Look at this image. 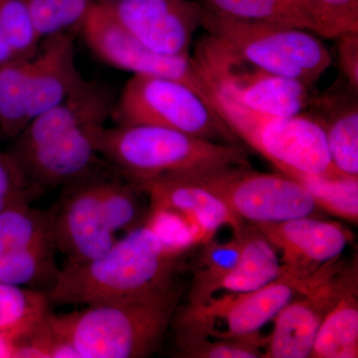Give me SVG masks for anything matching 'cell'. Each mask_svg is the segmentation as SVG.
Wrapping results in <instances>:
<instances>
[{"instance_id":"14","label":"cell","mask_w":358,"mask_h":358,"mask_svg":"<svg viewBox=\"0 0 358 358\" xmlns=\"http://www.w3.org/2000/svg\"><path fill=\"white\" fill-rule=\"evenodd\" d=\"M357 285V266L341 268L327 281L292 300L274 317L267 338V358H308L324 317L348 289Z\"/></svg>"},{"instance_id":"15","label":"cell","mask_w":358,"mask_h":358,"mask_svg":"<svg viewBox=\"0 0 358 358\" xmlns=\"http://www.w3.org/2000/svg\"><path fill=\"white\" fill-rule=\"evenodd\" d=\"M138 188L148 195L150 210L178 214L193 224L207 242L223 226L234 235H241L246 227L213 193L188 179H159Z\"/></svg>"},{"instance_id":"23","label":"cell","mask_w":358,"mask_h":358,"mask_svg":"<svg viewBox=\"0 0 358 358\" xmlns=\"http://www.w3.org/2000/svg\"><path fill=\"white\" fill-rule=\"evenodd\" d=\"M31 59L17 58L0 65V136L13 140L31 121Z\"/></svg>"},{"instance_id":"11","label":"cell","mask_w":358,"mask_h":358,"mask_svg":"<svg viewBox=\"0 0 358 358\" xmlns=\"http://www.w3.org/2000/svg\"><path fill=\"white\" fill-rule=\"evenodd\" d=\"M80 31L90 50L108 65L134 75L176 80L212 106L208 87L190 56L166 55L152 50L129 35L103 4H94Z\"/></svg>"},{"instance_id":"31","label":"cell","mask_w":358,"mask_h":358,"mask_svg":"<svg viewBox=\"0 0 358 358\" xmlns=\"http://www.w3.org/2000/svg\"><path fill=\"white\" fill-rule=\"evenodd\" d=\"M320 27V36L336 38L358 32V0H308Z\"/></svg>"},{"instance_id":"33","label":"cell","mask_w":358,"mask_h":358,"mask_svg":"<svg viewBox=\"0 0 358 358\" xmlns=\"http://www.w3.org/2000/svg\"><path fill=\"white\" fill-rule=\"evenodd\" d=\"M338 39V64L348 86L358 91V32L343 33Z\"/></svg>"},{"instance_id":"12","label":"cell","mask_w":358,"mask_h":358,"mask_svg":"<svg viewBox=\"0 0 358 358\" xmlns=\"http://www.w3.org/2000/svg\"><path fill=\"white\" fill-rule=\"evenodd\" d=\"M108 117H96L17 154H8L38 194L72 185L96 171Z\"/></svg>"},{"instance_id":"34","label":"cell","mask_w":358,"mask_h":358,"mask_svg":"<svg viewBox=\"0 0 358 358\" xmlns=\"http://www.w3.org/2000/svg\"><path fill=\"white\" fill-rule=\"evenodd\" d=\"M20 334L0 333V357H14Z\"/></svg>"},{"instance_id":"17","label":"cell","mask_w":358,"mask_h":358,"mask_svg":"<svg viewBox=\"0 0 358 358\" xmlns=\"http://www.w3.org/2000/svg\"><path fill=\"white\" fill-rule=\"evenodd\" d=\"M84 80L77 68L71 33L42 39L30 68L31 119L64 101Z\"/></svg>"},{"instance_id":"27","label":"cell","mask_w":358,"mask_h":358,"mask_svg":"<svg viewBox=\"0 0 358 358\" xmlns=\"http://www.w3.org/2000/svg\"><path fill=\"white\" fill-rule=\"evenodd\" d=\"M0 239L27 247H55L48 211L33 209L28 202L0 211Z\"/></svg>"},{"instance_id":"19","label":"cell","mask_w":358,"mask_h":358,"mask_svg":"<svg viewBox=\"0 0 358 358\" xmlns=\"http://www.w3.org/2000/svg\"><path fill=\"white\" fill-rule=\"evenodd\" d=\"M282 264L277 250L254 227H245L241 254L235 267L218 282L215 291L246 294L279 279Z\"/></svg>"},{"instance_id":"24","label":"cell","mask_w":358,"mask_h":358,"mask_svg":"<svg viewBox=\"0 0 358 358\" xmlns=\"http://www.w3.org/2000/svg\"><path fill=\"white\" fill-rule=\"evenodd\" d=\"M245 231V230H244ZM244 232L229 241L204 243L188 294V303H203L213 296L215 287L235 267L241 254Z\"/></svg>"},{"instance_id":"28","label":"cell","mask_w":358,"mask_h":358,"mask_svg":"<svg viewBox=\"0 0 358 358\" xmlns=\"http://www.w3.org/2000/svg\"><path fill=\"white\" fill-rule=\"evenodd\" d=\"M267 338L260 334L245 338H209L203 334H176L178 357L187 358H258Z\"/></svg>"},{"instance_id":"29","label":"cell","mask_w":358,"mask_h":358,"mask_svg":"<svg viewBox=\"0 0 358 358\" xmlns=\"http://www.w3.org/2000/svg\"><path fill=\"white\" fill-rule=\"evenodd\" d=\"M41 39L81 30L93 0H25Z\"/></svg>"},{"instance_id":"9","label":"cell","mask_w":358,"mask_h":358,"mask_svg":"<svg viewBox=\"0 0 358 358\" xmlns=\"http://www.w3.org/2000/svg\"><path fill=\"white\" fill-rule=\"evenodd\" d=\"M251 225L281 252V275L296 282L303 294L338 272L339 257L352 240L341 224L313 216Z\"/></svg>"},{"instance_id":"5","label":"cell","mask_w":358,"mask_h":358,"mask_svg":"<svg viewBox=\"0 0 358 358\" xmlns=\"http://www.w3.org/2000/svg\"><path fill=\"white\" fill-rule=\"evenodd\" d=\"M202 27L240 57L271 74L312 86L331 63L317 35L289 26L230 20L204 6Z\"/></svg>"},{"instance_id":"20","label":"cell","mask_w":358,"mask_h":358,"mask_svg":"<svg viewBox=\"0 0 358 358\" xmlns=\"http://www.w3.org/2000/svg\"><path fill=\"white\" fill-rule=\"evenodd\" d=\"M202 4L230 20L289 26L320 36L319 22L305 0H202Z\"/></svg>"},{"instance_id":"26","label":"cell","mask_w":358,"mask_h":358,"mask_svg":"<svg viewBox=\"0 0 358 358\" xmlns=\"http://www.w3.org/2000/svg\"><path fill=\"white\" fill-rule=\"evenodd\" d=\"M292 179L308 190L319 210L357 224L358 178L301 176Z\"/></svg>"},{"instance_id":"22","label":"cell","mask_w":358,"mask_h":358,"mask_svg":"<svg viewBox=\"0 0 358 358\" xmlns=\"http://www.w3.org/2000/svg\"><path fill=\"white\" fill-rule=\"evenodd\" d=\"M358 357L357 285L343 294L324 317L313 341L312 358Z\"/></svg>"},{"instance_id":"4","label":"cell","mask_w":358,"mask_h":358,"mask_svg":"<svg viewBox=\"0 0 358 358\" xmlns=\"http://www.w3.org/2000/svg\"><path fill=\"white\" fill-rule=\"evenodd\" d=\"M210 98L212 107L235 136L288 178L345 176L334 166L324 127L315 115H262L217 94L210 93Z\"/></svg>"},{"instance_id":"3","label":"cell","mask_w":358,"mask_h":358,"mask_svg":"<svg viewBox=\"0 0 358 358\" xmlns=\"http://www.w3.org/2000/svg\"><path fill=\"white\" fill-rule=\"evenodd\" d=\"M99 152L136 187L159 179L250 166L246 150L240 145L152 126L106 128Z\"/></svg>"},{"instance_id":"36","label":"cell","mask_w":358,"mask_h":358,"mask_svg":"<svg viewBox=\"0 0 358 358\" xmlns=\"http://www.w3.org/2000/svg\"><path fill=\"white\" fill-rule=\"evenodd\" d=\"M120 1H124V0H93L94 3L96 4H113Z\"/></svg>"},{"instance_id":"21","label":"cell","mask_w":358,"mask_h":358,"mask_svg":"<svg viewBox=\"0 0 358 358\" xmlns=\"http://www.w3.org/2000/svg\"><path fill=\"white\" fill-rule=\"evenodd\" d=\"M55 247H27L0 239V284L47 292L59 272Z\"/></svg>"},{"instance_id":"16","label":"cell","mask_w":358,"mask_h":358,"mask_svg":"<svg viewBox=\"0 0 358 358\" xmlns=\"http://www.w3.org/2000/svg\"><path fill=\"white\" fill-rule=\"evenodd\" d=\"M115 102L112 91L106 85L85 79L64 101L33 117L11 140L7 152H24L96 117L109 119Z\"/></svg>"},{"instance_id":"8","label":"cell","mask_w":358,"mask_h":358,"mask_svg":"<svg viewBox=\"0 0 358 358\" xmlns=\"http://www.w3.org/2000/svg\"><path fill=\"white\" fill-rule=\"evenodd\" d=\"M174 178L188 179L213 193L244 223L284 222L319 210L308 190L282 173L230 166Z\"/></svg>"},{"instance_id":"1","label":"cell","mask_w":358,"mask_h":358,"mask_svg":"<svg viewBox=\"0 0 358 358\" xmlns=\"http://www.w3.org/2000/svg\"><path fill=\"white\" fill-rule=\"evenodd\" d=\"M182 293L176 278L145 293L63 315L49 312L46 322L78 358L148 357L162 345Z\"/></svg>"},{"instance_id":"2","label":"cell","mask_w":358,"mask_h":358,"mask_svg":"<svg viewBox=\"0 0 358 358\" xmlns=\"http://www.w3.org/2000/svg\"><path fill=\"white\" fill-rule=\"evenodd\" d=\"M182 254L147 218L102 256L65 263L47 296L51 305L86 306L145 293L176 279Z\"/></svg>"},{"instance_id":"32","label":"cell","mask_w":358,"mask_h":358,"mask_svg":"<svg viewBox=\"0 0 358 358\" xmlns=\"http://www.w3.org/2000/svg\"><path fill=\"white\" fill-rule=\"evenodd\" d=\"M37 196L11 155L0 150V211L22 202L31 203Z\"/></svg>"},{"instance_id":"37","label":"cell","mask_w":358,"mask_h":358,"mask_svg":"<svg viewBox=\"0 0 358 358\" xmlns=\"http://www.w3.org/2000/svg\"><path fill=\"white\" fill-rule=\"evenodd\" d=\"M305 1H306V2H307L308 6H310V9H312V7H310V3H308V0H305ZM312 11H313V9H312ZM313 14H315V13H313ZM319 25H320V24H319Z\"/></svg>"},{"instance_id":"30","label":"cell","mask_w":358,"mask_h":358,"mask_svg":"<svg viewBox=\"0 0 358 358\" xmlns=\"http://www.w3.org/2000/svg\"><path fill=\"white\" fill-rule=\"evenodd\" d=\"M0 28L16 57L36 55L42 39L25 0H0Z\"/></svg>"},{"instance_id":"25","label":"cell","mask_w":358,"mask_h":358,"mask_svg":"<svg viewBox=\"0 0 358 358\" xmlns=\"http://www.w3.org/2000/svg\"><path fill=\"white\" fill-rule=\"evenodd\" d=\"M45 292L0 284V333L25 336L50 312Z\"/></svg>"},{"instance_id":"6","label":"cell","mask_w":358,"mask_h":358,"mask_svg":"<svg viewBox=\"0 0 358 358\" xmlns=\"http://www.w3.org/2000/svg\"><path fill=\"white\" fill-rule=\"evenodd\" d=\"M110 117L117 126L159 127L237 145V136L211 105L189 87L169 78L133 75Z\"/></svg>"},{"instance_id":"7","label":"cell","mask_w":358,"mask_h":358,"mask_svg":"<svg viewBox=\"0 0 358 358\" xmlns=\"http://www.w3.org/2000/svg\"><path fill=\"white\" fill-rule=\"evenodd\" d=\"M192 59L209 93L252 112L289 117L313 102L307 85L257 67L211 35L199 42Z\"/></svg>"},{"instance_id":"10","label":"cell","mask_w":358,"mask_h":358,"mask_svg":"<svg viewBox=\"0 0 358 358\" xmlns=\"http://www.w3.org/2000/svg\"><path fill=\"white\" fill-rule=\"evenodd\" d=\"M103 178V173L95 171L65 186L48 211L54 244L65 257V263H84L98 258L120 238L108 220Z\"/></svg>"},{"instance_id":"18","label":"cell","mask_w":358,"mask_h":358,"mask_svg":"<svg viewBox=\"0 0 358 358\" xmlns=\"http://www.w3.org/2000/svg\"><path fill=\"white\" fill-rule=\"evenodd\" d=\"M355 90L350 93L329 94L320 99L317 121L324 127L327 148L336 171L358 178V107Z\"/></svg>"},{"instance_id":"35","label":"cell","mask_w":358,"mask_h":358,"mask_svg":"<svg viewBox=\"0 0 358 358\" xmlns=\"http://www.w3.org/2000/svg\"><path fill=\"white\" fill-rule=\"evenodd\" d=\"M14 59H17V57H16L15 53H14L8 41H7L6 35L0 28V65L10 62Z\"/></svg>"},{"instance_id":"13","label":"cell","mask_w":358,"mask_h":358,"mask_svg":"<svg viewBox=\"0 0 358 358\" xmlns=\"http://www.w3.org/2000/svg\"><path fill=\"white\" fill-rule=\"evenodd\" d=\"M103 6L134 38L173 56H189L205 13L203 4L192 0H124Z\"/></svg>"}]
</instances>
